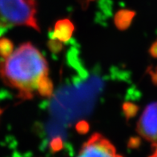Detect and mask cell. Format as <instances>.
<instances>
[{
    "instance_id": "1",
    "label": "cell",
    "mask_w": 157,
    "mask_h": 157,
    "mask_svg": "<svg viewBox=\"0 0 157 157\" xmlns=\"http://www.w3.org/2000/svg\"><path fill=\"white\" fill-rule=\"evenodd\" d=\"M3 59L0 63L2 82L18 91L22 99H31L39 79L48 75L44 56L31 43H25Z\"/></svg>"
},
{
    "instance_id": "2",
    "label": "cell",
    "mask_w": 157,
    "mask_h": 157,
    "mask_svg": "<svg viewBox=\"0 0 157 157\" xmlns=\"http://www.w3.org/2000/svg\"><path fill=\"white\" fill-rule=\"evenodd\" d=\"M35 0H0V32L13 27H31L40 31Z\"/></svg>"
},
{
    "instance_id": "3",
    "label": "cell",
    "mask_w": 157,
    "mask_h": 157,
    "mask_svg": "<svg viewBox=\"0 0 157 157\" xmlns=\"http://www.w3.org/2000/svg\"><path fill=\"white\" fill-rule=\"evenodd\" d=\"M76 157H123L108 139L95 133L83 144Z\"/></svg>"
},
{
    "instance_id": "4",
    "label": "cell",
    "mask_w": 157,
    "mask_h": 157,
    "mask_svg": "<svg viewBox=\"0 0 157 157\" xmlns=\"http://www.w3.org/2000/svg\"><path fill=\"white\" fill-rule=\"evenodd\" d=\"M136 130L146 140L157 144V103L147 106L139 120Z\"/></svg>"
},
{
    "instance_id": "5",
    "label": "cell",
    "mask_w": 157,
    "mask_h": 157,
    "mask_svg": "<svg viewBox=\"0 0 157 157\" xmlns=\"http://www.w3.org/2000/svg\"><path fill=\"white\" fill-rule=\"evenodd\" d=\"M74 31L75 26L70 19H60L55 24L53 32L51 34V39H58L63 43H66L71 39Z\"/></svg>"
},
{
    "instance_id": "6",
    "label": "cell",
    "mask_w": 157,
    "mask_h": 157,
    "mask_svg": "<svg viewBox=\"0 0 157 157\" xmlns=\"http://www.w3.org/2000/svg\"><path fill=\"white\" fill-rule=\"evenodd\" d=\"M135 15L136 12L132 10H126V9L119 10L114 18V23L116 27L120 31L128 29L130 27Z\"/></svg>"
},
{
    "instance_id": "7",
    "label": "cell",
    "mask_w": 157,
    "mask_h": 157,
    "mask_svg": "<svg viewBox=\"0 0 157 157\" xmlns=\"http://www.w3.org/2000/svg\"><path fill=\"white\" fill-rule=\"evenodd\" d=\"M54 85L51 78L48 75H44L39 80L37 83L36 90L39 94L43 97H51L53 94Z\"/></svg>"
},
{
    "instance_id": "8",
    "label": "cell",
    "mask_w": 157,
    "mask_h": 157,
    "mask_svg": "<svg viewBox=\"0 0 157 157\" xmlns=\"http://www.w3.org/2000/svg\"><path fill=\"white\" fill-rule=\"evenodd\" d=\"M14 52L12 42L7 39H0V56L3 59L7 58Z\"/></svg>"
},
{
    "instance_id": "9",
    "label": "cell",
    "mask_w": 157,
    "mask_h": 157,
    "mask_svg": "<svg viewBox=\"0 0 157 157\" xmlns=\"http://www.w3.org/2000/svg\"><path fill=\"white\" fill-rule=\"evenodd\" d=\"M122 108L124 116L128 120H130L131 118H133L134 116H136L139 110L138 106L132 103H130V102L124 103L122 106Z\"/></svg>"
},
{
    "instance_id": "10",
    "label": "cell",
    "mask_w": 157,
    "mask_h": 157,
    "mask_svg": "<svg viewBox=\"0 0 157 157\" xmlns=\"http://www.w3.org/2000/svg\"><path fill=\"white\" fill-rule=\"evenodd\" d=\"M48 47L52 53H59L63 48V44L58 39H51L48 42Z\"/></svg>"
},
{
    "instance_id": "11",
    "label": "cell",
    "mask_w": 157,
    "mask_h": 157,
    "mask_svg": "<svg viewBox=\"0 0 157 157\" xmlns=\"http://www.w3.org/2000/svg\"><path fill=\"white\" fill-rule=\"evenodd\" d=\"M75 128H76V131L78 133H80V134H85V133H87L89 131L90 126H89V124L87 121H85V120H81V121L77 123Z\"/></svg>"
},
{
    "instance_id": "12",
    "label": "cell",
    "mask_w": 157,
    "mask_h": 157,
    "mask_svg": "<svg viewBox=\"0 0 157 157\" xmlns=\"http://www.w3.org/2000/svg\"><path fill=\"white\" fill-rule=\"evenodd\" d=\"M63 147V141L60 137H56L51 142V148L53 151H58Z\"/></svg>"
},
{
    "instance_id": "13",
    "label": "cell",
    "mask_w": 157,
    "mask_h": 157,
    "mask_svg": "<svg viewBox=\"0 0 157 157\" xmlns=\"http://www.w3.org/2000/svg\"><path fill=\"white\" fill-rule=\"evenodd\" d=\"M150 157H157V144H153V152Z\"/></svg>"
},
{
    "instance_id": "14",
    "label": "cell",
    "mask_w": 157,
    "mask_h": 157,
    "mask_svg": "<svg viewBox=\"0 0 157 157\" xmlns=\"http://www.w3.org/2000/svg\"><path fill=\"white\" fill-rule=\"evenodd\" d=\"M87 1H93V0H87Z\"/></svg>"
}]
</instances>
